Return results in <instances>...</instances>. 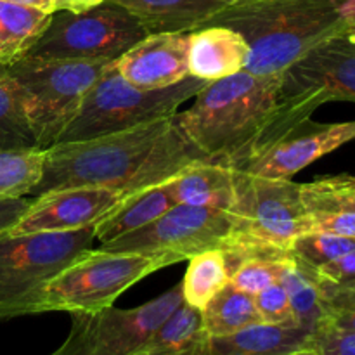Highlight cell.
Masks as SVG:
<instances>
[{
  "instance_id": "f35d334b",
  "label": "cell",
  "mask_w": 355,
  "mask_h": 355,
  "mask_svg": "<svg viewBox=\"0 0 355 355\" xmlns=\"http://www.w3.org/2000/svg\"><path fill=\"white\" fill-rule=\"evenodd\" d=\"M286 355H318V354H315L312 349H302V350H297V352H291Z\"/></svg>"
},
{
  "instance_id": "4dcf8cb0",
  "label": "cell",
  "mask_w": 355,
  "mask_h": 355,
  "mask_svg": "<svg viewBox=\"0 0 355 355\" xmlns=\"http://www.w3.org/2000/svg\"><path fill=\"white\" fill-rule=\"evenodd\" d=\"M284 262H288V260H283V262H276V260H250V262L241 263L234 270V274H232L229 281L241 291L257 295L259 291L269 288L270 284L279 283V274Z\"/></svg>"
},
{
  "instance_id": "ffe728a7",
  "label": "cell",
  "mask_w": 355,
  "mask_h": 355,
  "mask_svg": "<svg viewBox=\"0 0 355 355\" xmlns=\"http://www.w3.org/2000/svg\"><path fill=\"white\" fill-rule=\"evenodd\" d=\"M173 205L175 203L170 198L165 184L134 191L94 225V234H96V239H99L101 245L113 241V239L146 227L153 220L162 217L165 211H168Z\"/></svg>"
},
{
  "instance_id": "4fadbf2b",
  "label": "cell",
  "mask_w": 355,
  "mask_h": 355,
  "mask_svg": "<svg viewBox=\"0 0 355 355\" xmlns=\"http://www.w3.org/2000/svg\"><path fill=\"white\" fill-rule=\"evenodd\" d=\"M355 139V121L315 123L311 118L260 148L243 172L267 179H291L322 156Z\"/></svg>"
},
{
  "instance_id": "e0dca14e",
  "label": "cell",
  "mask_w": 355,
  "mask_h": 355,
  "mask_svg": "<svg viewBox=\"0 0 355 355\" xmlns=\"http://www.w3.org/2000/svg\"><path fill=\"white\" fill-rule=\"evenodd\" d=\"M137 17L148 35L191 33L208 26L231 3L224 0H111Z\"/></svg>"
},
{
  "instance_id": "277c9868",
  "label": "cell",
  "mask_w": 355,
  "mask_h": 355,
  "mask_svg": "<svg viewBox=\"0 0 355 355\" xmlns=\"http://www.w3.org/2000/svg\"><path fill=\"white\" fill-rule=\"evenodd\" d=\"M96 239L92 227L0 236V321L42 314L44 288Z\"/></svg>"
},
{
  "instance_id": "5b68a950",
  "label": "cell",
  "mask_w": 355,
  "mask_h": 355,
  "mask_svg": "<svg viewBox=\"0 0 355 355\" xmlns=\"http://www.w3.org/2000/svg\"><path fill=\"white\" fill-rule=\"evenodd\" d=\"M111 61L42 59L26 54L7 66L19 87L24 113L40 149L58 144L90 87Z\"/></svg>"
},
{
  "instance_id": "ba28073f",
  "label": "cell",
  "mask_w": 355,
  "mask_h": 355,
  "mask_svg": "<svg viewBox=\"0 0 355 355\" xmlns=\"http://www.w3.org/2000/svg\"><path fill=\"white\" fill-rule=\"evenodd\" d=\"M165 267V260L155 255L87 248L45 284L42 314L111 307L128 288Z\"/></svg>"
},
{
  "instance_id": "6da1fadb",
  "label": "cell",
  "mask_w": 355,
  "mask_h": 355,
  "mask_svg": "<svg viewBox=\"0 0 355 355\" xmlns=\"http://www.w3.org/2000/svg\"><path fill=\"white\" fill-rule=\"evenodd\" d=\"M208 158L177 123L175 113L127 130L45 149L42 177L31 194L66 187L134 191L159 186L194 162Z\"/></svg>"
},
{
  "instance_id": "3957f363",
  "label": "cell",
  "mask_w": 355,
  "mask_h": 355,
  "mask_svg": "<svg viewBox=\"0 0 355 355\" xmlns=\"http://www.w3.org/2000/svg\"><path fill=\"white\" fill-rule=\"evenodd\" d=\"M354 19L355 0H250L227 6L210 24L243 35L250 47L245 71L281 76Z\"/></svg>"
},
{
  "instance_id": "cb8c5ba5",
  "label": "cell",
  "mask_w": 355,
  "mask_h": 355,
  "mask_svg": "<svg viewBox=\"0 0 355 355\" xmlns=\"http://www.w3.org/2000/svg\"><path fill=\"white\" fill-rule=\"evenodd\" d=\"M279 283L290 297L295 322L307 331H314L324 321V309L314 269L291 259L284 262L281 269Z\"/></svg>"
},
{
  "instance_id": "d590c367",
  "label": "cell",
  "mask_w": 355,
  "mask_h": 355,
  "mask_svg": "<svg viewBox=\"0 0 355 355\" xmlns=\"http://www.w3.org/2000/svg\"><path fill=\"white\" fill-rule=\"evenodd\" d=\"M30 201L24 198H6L0 200V236L7 234L26 211Z\"/></svg>"
},
{
  "instance_id": "9c48e42d",
  "label": "cell",
  "mask_w": 355,
  "mask_h": 355,
  "mask_svg": "<svg viewBox=\"0 0 355 355\" xmlns=\"http://www.w3.org/2000/svg\"><path fill=\"white\" fill-rule=\"evenodd\" d=\"M137 17L104 0L90 9L55 10L44 35L28 52L42 59L114 61L146 37Z\"/></svg>"
},
{
  "instance_id": "d6986e66",
  "label": "cell",
  "mask_w": 355,
  "mask_h": 355,
  "mask_svg": "<svg viewBox=\"0 0 355 355\" xmlns=\"http://www.w3.org/2000/svg\"><path fill=\"white\" fill-rule=\"evenodd\" d=\"M312 333L297 324L255 322L225 336H208V355H286L311 349Z\"/></svg>"
},
{
  "instance_id": "f546056e",
  "label": "cell",
  "mask_w": 355,
  "mask_h": 355,
  "mask_svg": "<svg viewBox=\"0 0 355 355\" xmlns=\"http://www.w3.org/2000/svg\"><path fill=\"white\" fill-rule=\"evenodd\" d=\"M315 279H318L319 291H321L324 321L336 328L355 331V290L333 286V284L319 279L318 274H315Z\"/></svg>"
},
{
  "instance_id": "7a4b0ae2",
  "label": "cell",
  "mask_w": 355,
  "mask_h": 355,
  "mask_svg": "<svg viewBox=\"0 0 355 355\" xmlns=\"http://www.w3.org/2000/svg\"><path fill=\"white\" fill-rule=\"evenodd\" d=\"M281 76L239 71L208 82L175 118L184 135L208 158L243 170L269 139L279 111Z\"/></svg>"
},
{
  "instance_id": "83f0119b",
  "label": "cell",
  "mask_w": 355,
  "mask_h": 355,
  "mask_svg": "<svg viewBox=\"0 0 355 355\" xmlns=\"http://www.w3.org/2000/svg\"><path fill=\"white\" fill-rule=\"evenodd\" d=\"M302 200L309 214L314 211H354L355 177L338 175L302 184Z\"/></svg>"
},
{
  "instance_id": "1f68e13d",
  "label": "cell",
  "mask_w": 355,
  "mask_h": 355,
  "mask_svg": "<svg viewBox=\"0 0 355 355\" xmlns=\"http://www.w3.org/2000/svg\"><path fill=\"white\" fill-rule=\"evenodd\" d=\"M260 321L267 324H297L290 297L281 283L270 284L266 290L253 295ZM298 326V324H297Z\"/></svg>"
},
{
  "instance_id": "44dd1931",
  "label": "cell",
  "mask_w": 355,
  "mask_h": 355,
  "mask_svg": "<svg viewBox=\"0 0 355 355\" xmlns=\"http://www.w3.org/2000/svg\"><path fill=\"white\" fill-rule=\"evenodd\" d=\"M132 355H208L201 311L186 302Z\"/></svg>"
},
{
  "instance_id": "836d02e7",
  "label": "cell",
  "mask_w": 355,
  "mask_h": 355,
  "mask_svg": "<svg viewBox=\"0 0 355 355\" xmlns=\"http://www.w3.org/2000/svg\"><path fill=\"white\" fill-rule=\"evenodd\" d=\"M311 231L355 238V214L354 211H314V214H309V232Z\"/></svg>"
},
{
  "instance_id": "603a6c76",
  "label": "cell",
  "mask_w": 355,
  "mask_h": 355,
  "mask_svg": "<svg viewBox=\"0 0 355 355\" xmlns=\"http://www.w3.org/2000/svg\"><path fill=\"white\" fill-rule=\"evenodd\" d=\"M255 322H262L255 298L231 281L201 309V324L208 336L231 335Z\"/></svg>"
},
{
  "instance_id": "8fae6325",
  "label": "cell",
  "mask_w": 355,
  "mask_h": 355,
  "mask_svg": "<svg viewBox=\"0 0 355 355\" xmlns=\"http://www.w3.org/2000/svg\"><path fill=\"white\" fill-rule=\"evenodd\" d=\"M182 302V286L177 284L141 307L69 312L71 329L49 355H132Z\"/></svg>"
},
{
  "instance_id": "7402d4cb",
  "label": "cell",
  "mask_w": 355,
  "mask_h": 355,
  "mask_svg": "<svg viewBox=\"0 0 355 355\" xmlns=\"http://www.w3.org/2000/svg\"><path fill=\"white\" fill-rule=\"evenodd\" d=\"M52 19V12L0 0V64L10 66L31 51Z\"/></svg>"
},
{
  "instance_id": "d6a6232c",
  "label": "cell",
  "mask_w": 355,
  "mask_h": 355,
  "mask_svg": "<svg viewBox=\"0 0 355 355\" xmlns=\"http://www.w3.org/2000/svg\"><path fill=\"white\" fill-rule=\"evenodd\" d=\"M311 349L318 355H355V331L322 321L312 331Z\"/></svg>"
},
{
  "instance_id": "2e32d148",
  "label": "cell",
  "mask_w": 355,
  "mask_h": 355,
  "mask_svg": "<svg viewBox=\"0 0 355 355\" xmlns=\"http://www.w3.org/2000/svg\"><path fill=\"white\" fill-rule=\"evenodd\" d=\"M248 54L250 47L241 33L220 24H210L189 33L187 68L191 76L215 82L243 71Z\"/></svg>"
},
{
  "instance_id": "484cf974",
  "label": "cell",
  "mask_w": 355,
  "mask_h": 355,
  "mask_svg": "<svg viewBox=\"0 0 355 355\" xmlns=\"http://www.w3.org/2000/svg\"><path fill=\"white\" fill-rule=\"evenodd\" d=\"M38 148L24 113L19 87L7 66L0 64V151Z\"/></svg>"
},
{
  "instance_id": "f1b7e54d",
  "label": "cell",
  "mask_w": 355,
  "mask_h": 355,
  "mask_svg": "<svg viewBox=\"0 0 355 355\" xmlns=\"http://www.w3.org/2000/svg\"><path fill=\"white\" fill-rule=\"evenodd\" d=\"M354 250L355 238L312 231L297 236L290 245L291 257L314 270L354 252Z\"/></svg>"
},
{
  "instance_id": "74e56055",
  "label": "cell",
  "mask_w": 355,
  "mask_h": 355,
  "mask_svg": "<svg viewBox=\"0 0 355 355\" xmlns=\"http://www.w3.org/2000/svg\"><path fill=\"white\" fill-rule=\"evenodd\" d=\"M10 2L37 7V9L45 10V12H54V9H52V0H10Z\"/></svg>"
},
{
  "instance_id": "7c38bea8",
  "label": "cell",
  "mask_w": 355,
  "mask_h": 355,
  "mask_svg": "<svg viewBox=\"0 0 355 355\" xmlns=\"http://www.w3.org/2000/svg\"><path fill=\"white\" fill-rule=\"evenodd\" d=\"M234 231L290 250L297 236L309 232V211L302 184L291 179H267L234 170Z\"/></svg>"
},
{
  "instance_id": "5bb4252c",
  "label": "cell",
  "mask_w": 355,
  "mask_h": 355,
  "mask_svg": "<svg viewBox=\"0 0 355 355\" xmlns=\"http://www.w3.org/2000/svg\"><path fill=\"white\" fill-rule=\"evenodd\" d=\"M130 193L104 187H66L30 201L9 234L68 232L92 227Z\"/></svg>"
},
{
  "instance_id": "52a82bcc",
  "label": "cell",
  "mask_w": 355,
  "mask_h": 355,
  "mask_svg": "<svg viewBox=\"0 0 355 355\" xmlns=\"http://www.w3.org/2000/svg\"><path fill=\"white\" fill-rule=\"evenodd\" d=\"M331 101L355 103V19L281 75L279 111L266 144Z\"/></svg>"
},
{
  "instance_id": "4316f807",
  "label": "cell",
  "mask_w": 355,
  "mask_h": 355,
  "mask_svg": "<svg viewBox=\"0 0 355 355\" xmlns=\"http://www.w3.org/2000/svg\"><path fill=\"white\" fill-rule=\"evenodd\" d=\"M45 149L0 151V200L31 194L44 170Z\"/></svg>"
},
{
  "instance_id": "8992f818",
  "label": "cell",
  "mask_w": 355,
  "mask_h": 355,
  "mask_svg": "<svg viewBox=\"0 0 355 355\" xmlns=\"http://www.w3.org/2000/svg\"><path fill=\"white\" fill-rule=\"evenodd\" d=\"M207 83L189 75L165 89H137L118 73L114 61H111L90 87L78 113L62 132L59 142L87 141L170 116Z\"/></svg>"
},
{
  "instance_id": "8d00e7d4",
  "label": "cell",
  "mask_w": 355,
  "mask_h": 355,
  "mask_svg": "<svg viewBox=\"0 0 355 355\" xmlns=\"http://www.w3.org/2000/svg\"><path fill=\"white\" fill-rule=\"evenodd\" d=\"M103 2L104 0H52V9H54V12L55 10L80 12V10L90 9V7H96Z\"/></svg>"
},
{
  "instance_id": "9a60e30c",
  "label": "cell",
  "mask_w": 355,
  "mask_h": 355,
  "mask_svg": "<svg viewBox=\"0 0 355 355\" xmlns=\"http://www.w3.org/2000/svg\"><path fill=\"white\" fill-rule=\"evenodd\" d=\"M187 49L189 33L146 35L114 59V66L137 89H165L189 76Z\"/></svg>"
},
{
  "instance_id": "30bf717a",
  "label": "cell",
  "mask_w": 355,
  "mask_h": 355,
  "mask_svg": "<svg viewBox=\"0 0 355 355\" xmlns=\"http://www.w3.org/2000/svg\"><path fill=\"white\" fill-rule=\"evenodd\" d=\"M236 222L238 217L231 211L173 205L146 227L103 243L101 248L116 253L155 255L170 267L208 250H220L234 232Z\"/></svg>"
},
{
  "instance_id": "ab89813d",
  "label": "cell",
  "mask_w": 355,
  "mask_h": 355,
  "mask_svg": "<svg viewBox=\"0 0 355 355\" xmlns=\"http://www.w3.org/2000/svg\"><path fill=\"white\" fill-rule=\"evenodd\" d=\"M227 3H239V2H250V0H224Z\"/></svg>"
},
{
  "instance_id": "d4e9b609",
  "label": "cell",
  "mask_w": 355,
  "mask_h": 355,
  "mask_svg": "<svg viewBox=\"0 0 355 355\" xmlns=\"http://www.w3.org/2000/svg\"><path fill=\"white\" fill-rule=\"evenodd\" d=\"M229 279L231 276L222 250H208L194 255L189 259L180 283L184 302L201 311L229 283Z\"/></svg>"
},
{
  "instance_id": "e575fe53",
  "label": "cell",
  "mask_w": 355,
  "mask_h": 355,
  "mask_svg": "<svg viewBox=\"0 0 355 355\" xmlns=\"http://www.w3.org/2000/svg\"><path fill=\"white\" fill-rule=\"evenodd\" d=\"M319 279L326 281V283L333 284V286L340 288H355V250L347 253V255L340 257V259L333 260V262L326 263V266L319 267L315 270Z\"/></svg>"
},
{
  "instance_id": "ac0fdd59",
  "label": "cell",
  "mask_w": 355,
  "mask_h": 355,
  "mask_svg": "<svg viewBox=\"0 0 355 355\" xmlns=\"http://www.w3.org/2000/svg\"><path fill=\"white\" fill-rule=\"evenodd\" d=\"M175 205L231 211L234 205V168L215 159L187 165L165 182Z\"/></svg>"
}]
</instances>
